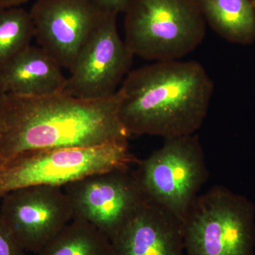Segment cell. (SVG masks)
Listing matches in <instances>:
<instances>
[{
    "mask_svg": "<svg viewBox=\"0 0 255 255\" xmlns=\"http://www.w3.org/2000/svg\"><path fill=\"white\" fill-rule=\"evenodd\" d=\"M117 18L102 14L70 70L64 93L100 100L119 90L130 72L134 55L119 34Z\"/></svg>",
    "mask_w": 255,
    "mask_h": 255,
    "instance_id": "cell-8",
    "label": "cell"
},
{
    "mask_svg": "<svg viewBox=\"0 0 255 255\" xmlns=\"http://www.w3.org/2000/svg\"><path fill=\"white\" fill-rule=\"evenodd\" d=\"M30 13L39 46L69 70L102 15L90 0H37Z\"/></svg>",
    "mask_w": 255,
    "mask_h": 255,
    "instance_id": "cell-10",
    "label": "cell"
},
{
    "mask_svg": "<svg viewBox=\"0 0 255 255\" xmlns=\"http://www.w3.org/2000/svg\"><path fill=\"white\" fill-rule=\"evenodd\" d=\"M92 4L102 14L118 16L126 13L133 0H90Z\"/></svg>",
    "mask_w": 255,
    "mask_h": 255,
    "instance_id": "cell-17",
    "label": "cell"
},
{
    "mask_svg": "<svg viewBox=\"0 0 255 255\" xmlns=\"http://www.w3.org/2000/svg\"><path fill=\"white\" fill-rule=\"evenodd\" d=\"M206 22L232 43L255 42V5L253 0H197Z\"/></svg>",
    "mask_w": 255,
    "mask_h": 255,
    "instance_id": "cell-13",
    "label": "cell"
},
{
    "mask_svg": "<svg viewBox=\"0 0 255 255\" xmlns=\"http://www.w3.org/2000/svg\"><path fill=\"white\" fill-rule=\"evenodd\" d=\"M125 14L124 41L132 54L145 59L180 60L205 37L197 0H133Z\"/></svg>",
    "mask_w": 255,
    "mask_h": 255,
    "instance_id": "cell-3",
    "label": "cell"
},
{
    "mask_svg": "<svg viewBox=\"0 0 255 255\" xmlns=\"http://www.w3.org/2000/svg\"><path fill=\"white\" fill-rule=\"evenodd\" d=\"M253 2H254V4L255 5V0H253Z\"/></svg>",
    "mask_w": 255,
    "mask_h": 255,
    "instance_id": "cell-20",
    "label": "cell"
},
{
    "mask_svg": "<svg viewBox=\"0 0 255 255\" xmlns=\"http://www.w3.org/2000/svg\"><path fill=\"white\" fill-rule=\"evenodd\" d=\"M137 162L128 141L24 151L1 164L0 198L27 186L63 187L92 174L128 168Z\"/></svg>",
    "mask_w": 255,
    "mask_h": 255,
    "instance_id": "cell-4",
    "label": "cell"
},
{
    "mask_svg": "<svg viewBox=\"0 0 255 255\" xmlns=\"http://www.w3.org/2000/svg\"><path fill=\"white\" fill-rule=\"evenodd\" d=\"M36 255H114L110 238L85 220L73 219Z\"/></svg>",
    "mask_w": 255,
    "mask_h": 255,
    "instance_id": "cell-14",
    "label": "cell"
},
{
    "mask_svg": "<svg viewBox=\"0 0 255 255\" xmlns=\"http://www.w3.org/2000/svg\"><path fill=\"white\" fill-rule=\"evenodd\" d=\"M0 255H26L0 216Z\"/></svg>",
    "mask_w": 255,
    "mask_h": 255,
    "instance_id": "cell-16",
    "label": "cell"
},
{
    "mask_svg": "<svg viewBox=\"0 0 255 255\" xmlns=\"http://www.w3.org/2000/svg\"><path fill=\"white\" fill-rule=\"evenodd\" d=\"M1 162H0V167H1Z\"/></svg>",
    "mask_w": 255,
    "mask_h": 255,
    "instance_id": "cell-21",
    "label": "cell"
},
{
    "mask_svg": "<svg viewBox=\"0 0 255 255\" xmlns=\"http://www.w3.org/2000/svg\"><path fill=\"white\" fill-rule=\"evenodd\" d=\"M112 243L114 255H185L184 223L146 200Z\"/></svg>",
    "mask_w": 255,
    "mask_h": 255,
    "instance_id": "cell-11",
    "label": "cell"
},
{
    "mask_svg": "<svg viewBox=\"0 0 255 255\" xmlns=\"http://www.w3.org/2000/svg\"><path fill=\"white\" fill-rule=\"evenodd\" d=\"M63 188L73 219L91 223L112 242L147 200L130 167L92 174Z\"/></svg>",
    "mask_w": 255,
    "mask_h": 255,
    "instance_id": "cell-7",
    "label": "cell"
},
{
    "mask_svg": "<svg viewBox=\"0 0 255 255\" xmlns=\"http://www.w3.org/2000/svg\"><path fill=\"white\" fill-rule=\"evenodd\" d=\"M28 1V0H0V9L13 6H20Z\"/></svg>",
    "mask_w": 255,
    "mask_h": 255,
    "instance_id": "cell-18",
    "label": "cell"
},
{
    "mask_svg": "<svg viewBox=\"0 0 255 255\" xmlns=\"http://www.w3.org/2000/svg\"><path fill=\"white\" fill-rule=\"evenodd\" d=\"M137 165L135 174L146 199L184 223L209 177L199 137L165 138L158 150Z\"/></svg>",
    "mask_w": 255,
    "mask_h": 255,
    "instance_id": "cell-5",
    "label": "cell"
},
{
    "mask_svg": "<svg viewBox=\"0 0 255 255\" xmlns=\"http://www.w3.org/2000/svg\"><path fill=\"white\" fill-rule=\"evenodd\" d=\"M62 68L46 50L31 45L0 74L6 94L46 97L63 92L67 78Z\"/></svg>",
    "mask_w": 255,
    "mask_h": 255,
    "instance_id": "cell-12",
    "label": "cell"
},
{
    "mask_svg": "<svg viewBox=\"0 0 255 255\" xmlns=\"http://www.w3.org/2000/svg\"><path fill=\"white\" fill-rule=\"evenodd\" d=\"M33 38L30 11L21 6L0 9V71L31 46Z\"/></svg>",
    "mask_w": 255,
    "mask_h": 255,
    "instance_id": "cell-15",
    "label": "cell"
},
{
    "mask_svg": "<svg viewBox=\"0 0 255 255\" xmlns=\"http://www.w3.org/2000/svg\"><path fill=\"white\" fill-rule=\"evenodd\" d=\"M119 116V96L83 100L6 94L0 102V162L24 151L88 147L128 141Z\"/></svg>",
    "mask_w": 255,
    "mask_h": 255,
    "instance_id": "cell-1",
    "label": "cell"
},
{
    "mask_svg": "<svg viewBox=\"0 0 255 255\" xmlns=\"http://www.w3.org/2000/svg\"><path fill=\"white\" fill-rule=\"evenodd\" d=\"M185 255H253L251 209L227 189L199 194L184 222Z\"/></svg>",
    "mask_w": 255,
    "mask_h": 255,
    "instance_id": "cell-6",
    "label": "cell"
},
{
    "mask_svg": "<svg viewBox=\"0 0 255 255\" xmlns=\"http://www.w3.org/2000/svg\"><path fill=\"white\" fill-rule=\"evenodd\" d=\"M0 216L26 252L35 254L73 219L63 188L27 186L3 196Z\"/></svg>",
    "mask_w": 255,
    "mask_h": 255,
    "instance_id": "cell-9",
    "label": "cell"
},
{
    "mask_svg": "<svg viewBox=\"0 0 255 255\" xmlns=\"http://www.w3.org/2000/svg\"><path fill=\"white\" fill-rule=\"evenodd\" d=\"M6 92L5 91L4 83H3L2 79H1V74H0V102L2 100L3 97L6 95Z\"/></svg>",
    "mask_w": 255,
    "mask_h": 255,
    "instance_id": "cell-19",
    "label": "cell"
},
{
    "mask_svg": "<svg viewBox=\"0 0 255 255\" xmlns=\"http://www.w3.org/2000/svg\"><path fill=\"white\" fill-rule=\"evenodd\" d=\"M213 92L198 62L155 61L124 79L117 90L119 118L130 135H192L205 121Z\"/></svg>",
    "mask_w": 255,
    "mask_h": 255,
    "instance_id": "cell-2",
    "label": "cell"
}]
</instances>
